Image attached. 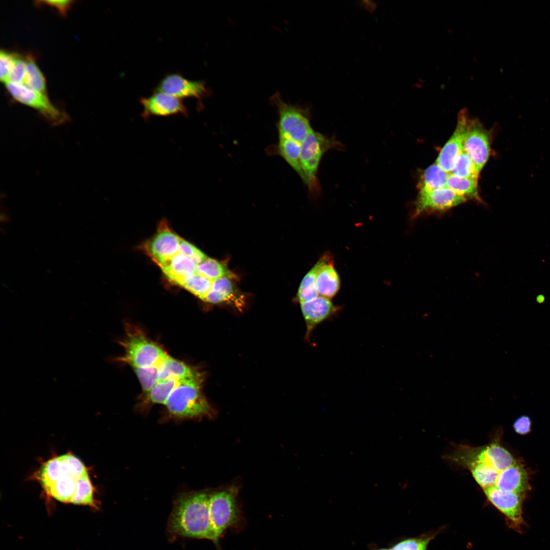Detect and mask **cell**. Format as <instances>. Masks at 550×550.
Masks as SVG:
<instances>
[{"mask_svg":"<svg viewBox=\"0 0 550 550\" xmlns=\"http://www.w3.org/2000/svg\"><path fill=\"white\" fill-rule=\"evenodd\" d=\"M37 478L49 497L65 503L97 508L87 470L76 456L68 453L49 459Z\"/></svg>","mask_w":550,"mask_h":550,"instance_id":"6da1fadb","label":"cell"},{"mask_svg":"<svg viewBox=\"0 0 550 550\" xmlns=\"http://www.w3.org/2000/svg\"><path fill=\"white\" fill-rule=\"evenodd\" d=\"M208 493H183L175 500L168 530L174 537H185L211 540L219 548L209 516Z\"/></svg>","mask_w":550,"mask_h":550,"instance_id":"7a4b0ae2","label":"cell"},{"mask_svg":"<svg viewBox=\"0 0 550 550\" xmlns=\"http://www.w3.org/2000/svg\"><path fill=\"white\" fill-rule=\"evenodd\" d=\"M203 380V373L196 369L179 382L164 404L171 417L193 419L210 415V406L201 391Z\"/></svg>","mask_w":550,"mask_h":550,"instance_id":"3957f363","label":"cell"},{"mask_svg":"<svg viewBox=\"0 0 550 550\" xmlns=\"http://www.w3.org/2000/svg\"><path fill=\"white\" fill-rule=\"evenodd\" d=\"M126 334L120 342L123 354L115 360L126 364L133 369L158 367L169 355L139 328L126 325Z\"/></svg>","mask_w":550,"mask_h":550,"instance_id":"277c9868","label":"cell"},{"mask_svg":"<svg viewBox=\"0 0 550 550\" xmlns=\"http://www.w3.org/2000/svg\"><path fill=\"white\" fill-rule=\"evenodd\" d=\"M237 489L232 487L209 496L210 519L218 542L227 529L236 528L243 522L237 502Z\"/></svg>","mask_w":550,"mask_h":550,"instance_id":"5b68a950","label":"cell"},{"mask_svg":"<svg viewBox=\"0 0 550 550\" xmlns=\"http://www.w3.org/2000/svg\"><path fill=\"white\" fill-rule=\"evenodd\" d=\"M270 101L276 107L278 114L279 135L301 144L313 130L308 109L285 102L278 92L270 97Z\"/></svg>","mask_w":550,"mask_h":550,"instance_id":"8992f818","label":"cell"},{"mask_svg":"<svg viewBox=\"0 0 550 550\" xmlns=\"http://www.w3.org/2000/svg\"><path fill=\"white\" fill-rule=\"evenodd\" d=\"M5 86L13 99L38 111L53 126L62 125L68 120V115L52 104L47 96L24 84L8 82Z\"/></svg>","mask_w":550,"mask_h":550,"instance_id":"52a82bcc","label":"cell"},{"mask_svg":"<svg viewBox=\"0 0 550 550\" xmlns=\"http://www.w3.org/2000/svg\"><path fill=\"white\" fill-rule=\"evenodd\" d=\"M334 142L322 134L312 130L301 143L300 161L309 181L310 190L317 188V174L320 161L324 153Z\"/></svg>","mask_w":550,"mask_h":550,"instance_id":"ba28073f","label":"cell"},{"mask_svg":"<svg viewBox=\"0 0 550 550\" xmlns=\"http://www.w3.org/2000/svg\"><path fill=\"white\" fill-rule=\"evenodd\" d=\"M466 200L445 186L424 193H419L415 203L413 217L423 214L449 210Z\"/></svg>","mask_w":550,"mask_h":550,"instance_id":"9c48e42d","label":"cell"},{"mask_svg":"<svg viewBox=\"0 0 550 550\" xmlns=\"http://www.w3.org/2000/svg\"><path fill=\"white\" fill-rule=\"evenodd\" d=\"M470 119L466 108L458 114L456 127L453 134L441 149L436 163L450 173L458 156L464 151V145Z\"/></svg>","mask_w":550,"mask_h":550,"instance_id":"30bf717a","label":"cell"},{"mask_svg":"<svg viewBox=\"0 0 550 550\" xmlns=\"http://www.w3.org/2000/svg\"><path fill=\"white\" fill-rule=\"evenodd\" d=\"M464 151L480 172L490 155V134L478 119L470 120Z\"/></svg>","mask_w":550,"mask_h":550,"instance_id":"8fae6325","label":"cell"},{"mask_svg":"<svg viewBox=\"0 0 550 550\" xmlns=\"http://www.w3.org/2000/svg\"><path fill=\"white\" fill-rule=\"evenodd\" d=\"M483 490L488 501L504 515L509 525L519 530L524 522L521 494L504 491L494 486Z\"/></svg>","mask_w":550,"mask_h":550,"instance_id":"7c38bea8","label":"cell"},{"mask_svg":"<svg viewBox=\"0 0 550 550\" xmlns=\"http://www.w3.org/2000/svg\"><path fill=\"white\" fill-rule=\"evenodd\" d=\"M155 91L180 99L194 98L201 100L209 94V90L203 81L189 80L177 73L167 74L162 78Z\"/></svg>","mask_w":550,"mask_h":550,"instance_id":"4fadbf2b","label":"cell"},{"mask_svg":"<svg viewBox=\"0 0 550 550\" xmlns=\"http://www.w3.org/2000/svg\"><path fill=\"white\" fill-rule=\"evenodd\" d=\"M140 102L143 107V117L169 116L177 114L186 116L187 108L182 99L169 94L155 91L149 96L142 97Z\"/></svg>","mask_w":550,"mask_h":550,"instance_id":"5bb4252c","label":"cell"},{"mask_svg":"<svg viewBox=\"0 0 550 550\" xmlns=\"http://www.w3.org/2000/svg\"><path fill=\"white\" fill-rule=\"evenodd\" d=\"M300 307L307 328L306 339H309L317 325L333 318L340 310V307L334 305L330 299L319 295L310 301L300 304Z\"/></svg>","mask_w":550,"mask_h":550,"instance_id":"9a60e30c","label":"cell"},{"mask_svg":"<svg viewBox=\"0 0 550 550\" xmlns=\"http://www.w3.org/2000/svg\"><path fill=\"white\" fill-rule=\"evenodd\" d=\"M316 286L319 296L331 299L339 290L340 281L330 256L325 254L319 260Z\"/></svg>","mask_w":550,"mask_h":550,"instance_id":"2e32d148","label":"cell"},{"mask_svg":"<svg viewBox=\"0 0 550 550\" xmlns=\"http://www.w3.org/2000/svg\"><path fill=\"white\" fill-rule=\"evenodd\" d=\"M205 301L214 304H228L239 310L244 305V296L236 289L230 278L227 277L213 281Z\"/></svg>","mask_w":550,"mask_h":550,"instance_id":"e0dca14e","label":"cell"},{"mask_svg":"<svg viewBox=\"0 0 550 550\" xmlns=\"http://www.w3.org/2000/svg\"><path fill=\"white\" fill-rule=\"evenodd\" d=\"M494 487L504 491L524 493L528 487V476L525 469L516 462L503 470Z\"/></svg>","mask_w":550,"mask_h":550,"instance_id":"ac0fdd59","label":"cell"},{"mask_svg":"<svg viewBox=\"0 0 550 550\" xmlns=\"http://www.w3.org/2000/svg\"><path fill=\"white\" fill-rule=\"evenodd\" d=\"M276 148L277 153L298 174L309 187V183L302 170L300 161L301 144L279 135V141Z\"/></svg>","mask_w":550,"mask_h":550,"instance_id":"d6986e66","label":"cell"},{"mask_svg":"<svg viewBox=\"0 0 550 550\" xmlns=\"http://www.w3.org/2000/svg\"><path fill=\"white\" fill-rule=\"evenodd\" d=\"M448 173L436 163L425 169L419 183V193H424L446 186Z\"/></svg>","mask_w":550,"mask_h":550,"instance_id":"ffe728a7","label":"cell"},{"mask_svg":"<svg viewBox=\"0 0 550 550\" xmlns=\"http://www.w3.org/2000/svg\"><path fill=\"white\" fill-rule=\"evenodd\" d=\"M446 187L465 198L481 201L478 190V180L458 177L451 173L448 177Z\"/></svg>","mask_w":550,"mask_h":550,"instance_id":"44dd1931","label":"cell"},{"mask_svg":"<svg viewBox=\"0 0 550 550\" xmlns=\"http://www.w3.org/2000/svg\"><path fill=\"white\" fill-rule=\"evenodd\" d=\"M26 65L23 84L29 88L47 96L44 76L30 55L26 57Z\"/></svg>","mask_w":550,"mask_h":550,"instance_id":"7402d4cb","label":"cell"},{"mask_svg":"<svg viewBox=\"0 0 550 550\" xmlns=\"http://www.w3.org/2000/svg\"><path fill=\"white\" fill-rule=\"evenodd\" d=\"M197 274L212 281L223 277L230 278L232 276L225 265L208 257L199 263Z\"/></svg>","mask_w":550,"mask_h":550,"instance_id":"603a6c76","label":"cell"},{"mask_svg":"<svg viewBox=\"0 0 550 550\" xmlns=\"http://www.w3.org/2000/svg\"><path fill=\"white\" fill-rule=\"evenodd\" d=\"M485 447L493 466L499 472L516 462L512 455L499 444L493 443Z\"/></svg>","mask_w":550,"mask_h":550,"instance_id":"cb8c5ba5","label":"cell"},{"mask_svg":"<svg viewBox=\"0 0 550 550\" xmlns=\"http://www.w3.org/2000/svg\"><path fill=\"white\" fill-rule=\"evenodd\" d=\"M318 267V261L302 280L297 293V298L300 304L310 301L319 296L316 286V277Z\"/></svg>","mask_w":550,"mask_h":550,"instance_id":"d4e9b609","label":"cell"},{"mask_svg":"<svg viewBox=\"0 0 550 550\" xmlns=\"http://www.w3.org/2000/svg\"><path fill=\"white\" fill-rule=\"evenodd\" d=\"M182 379L183 378L168 379L157 382L146 394L147 400L151 403L164 404L173 390Z\"/></svg>","mask_w":550,"mask_h":550,"instance_id":"484cf974","label":"cell"},{"mask_svg":"<svg viewBox=\"0 0 550 550\" xmlns=\"http://www.w3.org/2000/svg\"><path fill=\"white\" fill-rule=\"evenodd\" d=\"M480 172L469 156L463 151L457 157L450 173L459 177L478 180Z\"/></svg>","mask_w":550,"mask_h":550,"instance_id":"4316f807","label":"cell"},{"mask_svg":"<svg viewBox=\"0 0 550 550\" xmlns=\"http://www.w3.org/2000/svg\"><path fill=\"white\" fill-rule=\"evenodd\" d=\"M26 65V58L25 59L20 54L15 53L13 65L6 82H11L17 84H23Z\"/></svg>","mask_w":550,"mask_h":550,"instance_id":"83f0119b","label":"cell"},{"mask_svg":"<svg viewBox=\"0 0 550 550\" xmlns=\"http://www.w3.org/2000/svg\"><path fill=\"white\" fill-rule=\"evenodd\" d=\"M431 537L407 538L398 541L388 547L389 550H426Z\"/></svg>","mask_w":550,"mask_h":550,"instance_id":"f1b7e54d","label":"cell"},{"mask_svg":"<svg viewBox=\"0 0 550 550\" xmlns=\"http://www.w3.org/2000/svg\"><path fill=\"white\" fill-rule=\"evenodd\" d=\"M15 53L2 49L0 52V79L5 84L13 67Z\"/></svg>","mask_w":550,"mask_h":550,"instance_id":"f546056e","label":"cell"},{"mask_svg":"<svg viewBox=\"0 0 550 550\" xmlns=\"http://www.w3.org/2000/svg\"><path fill=\"white\" fill-rule=\"evenodd\" d=\"M34 4L37 7L46 5L56 8L63 16H65L69 10L73 1L71 0H57V1H38L34 2Z\"/></svg>","mask_w":550,"mask_h":550,"instance_id":"4dcf8cb0","label":"cell"},{"mask_svg":"<svg viewBox=\"0 0 550 550\" xmlns=\"http://www.w3.org/2000/svg\"><path fill=\"white\" fill-rule=\"evenodd\" d=\"M513 427L515 431L520 434H525L530 431L531 421L527 416H522L514 422Z\"/></svg>","mask_w":550,"mask_h":550,"instance_id":"1f68e13d","label":"cell"},{"mask_svg":"<svg viewBox=\"0 0 550 550\" xmlns=\"http://www.w3.org/2000/svg\"><path fill=\"white\" fill-rule=\"evenodd\" d=\"M369 550H389V549L387 547H378L374 544L369 546Z\"/></svg>","mask_w":550,"mask_h":550,"instance_id":"d6a6232c","label":"cell"}]
</instances>
